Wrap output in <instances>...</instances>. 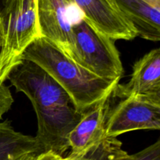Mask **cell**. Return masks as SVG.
<instances>
[{"label": "cell", "mask_w": 160, "mask_h": 160, "mask_svg": "<svg viewBox=\"0 0 160 160\" xmlns=\"http://www.w3.org/2000/svg\"><path fill=\"white\" fill-rule=\"evenodd\" d=\"M7 79L32 103L38 120L35 137L43 152L62 156L70 149V133L83 116L70 95L44 69L28 59H23Z\"/></svg>", "instance_id": "cell-1"}, {"label": "cell", "mask_w": 160, "mask_h": 160, "mask_svg": "<svg viewBox=\"0 0 160 160\" xmlns=\"http://www.w3.org/2000/svg\"><path fill=\"white\" fill-rule=\"evenodd\" d=\"M23 59L35 62L52 77L82 113L110 95L119 84V81L103 79L86 70L44 37H39L28 47Z\"/></svg>", "instance_id": "cell-2"}, {"label": "cell", "mask_w": 160, "mask_h": 160, "mask_svg": "<svg viewBox=\"0 0 160 160\" xmlns=\"http://www.w3.org/2000/svg\"><path fill=\"white\" fill-rule=\"evenodd\" d=\"M39 37L37 0H12L0 9V83L7 80L25 50Z\"/></svg>", "instance_id": "cell-3"}, {"label": "cell", "mask_w": 160, "mask_h": 160, "mask_svg": "<svg viewBox=\"0 0 160 160\" xmlns=\"http://www.w3.org/2000/svg\"><path fill=\"white\" fill-rule=\"evenodd\" d=\"M114 41L81 18L72 28L69 56L103 79L120 81L123 67Z\"/></svg>", "instance_id": "cell-4"}, {"label": "cell", "mask_w": 160, "mask_h": 160, "mask_svg": "<svg viewBox=\"0 0 160 160\" xmlns=\"http://www.w3.org/2000/svg\"><path fill=\"white\" fill-rule=\"evenodd\" d=\"M41 36L52 42L70 56L72 28L82 12L73 0H37Z\"/></svg>", "instance_id": "cell-5"}, {"label": "cell", "mask_w": 160, "mask_h": 160, "mask_svg": "<svg viewBox=\"0 0 160 160\" xmlns=\"http://www.w3.org/2000/svg\"><path fill=\"white\" fill-rule=\"evenodd\" d=\"M140 130L160 131V105L139 96L121 98L109 110L106 134L117 137Z\"/></svg>", "instance_id": "cell-6"}, {"label": "cell", "mask_w": 160, "mask_h": 160, "mask_svg": "<svg viewBox=\"0 0 160 160\" xmlns=\"http://www.w3.org/2000/svg\"><path fill=\"white\" fill-rule=\"evenodd\" d=\"M112 92L83 113L69 135V159H84L106 138V121Z\"/></svg>", "instance_id": "cell-7"}, {"label": "cell", "mask_w": 160, "mask_h": 160, "mask_svg": "<svg viewBox=\"0 0 160 160\" xmlns=\"http://www.w3.org/2000/svg\"><path fill=\"white\" fill-rule=\"evenodd\" d=\"M84 18L97 31L114 40H132L134 27L112 0H73Z\"/></svg>", "instance_id": "cell-8"}, {"label": "cell", "mask_w": 160, "mask_h": 160, "mask_svg": "<svg viewBox=\"0 0 160 160\" xmlns=\"http://www.w3.org/2000/svg\"><path fill=\"white\" fill-rule=\"evenodd\" d=\"M138 36L160 42V0H112Z\"/></svg>", "instance_id": "cell-9"}, {"label": "cell", "mask_w": 160, "mask_h": 160, "mask_svg": "<svg viewBox=\"0 0 160 160\" xmlns=\"http://www.w3.org/2000/svg\"><path fill=\"white\" fill-rule=\"evenodd\" d=\"M160 85V48L146 53L134 63L131 79L117 84L113 96L120 98L145 95Z\"/></svg>", "instance_id": "cell-10"}, {"label": "cell", "mask_w": 160, "mask_h": 160, "mask_svg": "<svg viewBox=\"0 0 160 160\" xmlns=\"http://www.w3.org/2000/svg\"><path fill=\"white\" fill-rule=\"evenodd\" d=\"M38 152L43 150L36 137L15 131L9 120L0 121V160H16Z\"/></svg>", "instance_id": "cell-11"}, {"label": "cell", "mask_w": 160, "mask_h": 160, "mask_svg": "<svg viewBox=\"0 0 160 160\" xmlns=\"http://www.w3.org/2000/svg\"><path fill=\"white\" fill-rule=\"evenodd\" d=\"M120 160H160V137L152 145L134 154H128Z\"/></svg>", "instance_id": "cell-12"}, {"label": "cell", "mask_w": 160, "mask_h": 160, "mask_svg": "<svg viewBox=\"0 0 160 160\" xmlns=\"http://www.w3.org/2000/svg\"><path fill=\"white\" fill-rule=\"evenodd\" d=\"M12 103L13 98L9 88L4 83H0V121L3 116L11 109Z\"/></svg>", "instance_id": "cell-13"}, {"label": "cell", "mask_w": 160, "mask_h": 160, "mask_svg": "<svg viewBox=\"0 0 160 160\" xmlns=\"http://www.w3.org/2000/svg\"><path fill=\"white\" fill-rule=\"evenodd\" d=\"M16 160H70L67 157L56 154L52 152H31L20 156Z\"/></svg>", "instance_id": "cell-14"}, {"label": "cell", "mask_w": 160, "mask_h": 160, "mask_svg": "<svg viewBox=\"0 0 160 160\" xmlns=\"http://www.w3.org/2000/svg\"><path fill=\"white\" fill-rule=\"evenodd\" d=\"M139 97H142L145 99L160 105V85L158 86L156 88L153 89L152 91L148 92V93L143 95H140Z\"/></svg>", "instance_id": "cell-15"}, {"label": "cell", "mask_w": 160, "mask_h": 160, "mask_svg": "<svg viewBox=\"0 0 160 160\" xmlns=\"http://www.w3.org/2000/svg\"><path fill=\"white\" fill-rule=\"evenodd\" d=\"M12 1V0H0V6H1V9L2 7L6 6L7 5H9Z\"/></svg>", "instance_id": "cell-16"}, {"label": "cell", "mask_w": 160, "mask_h": 160, "mask_svg": "<svg viewBox=\"0 0 160 160\" xmlns=\"http://www.w3.org/2000/svg\"><path fill=\"white\" fill-rule=\"evenodd\" d=\"M67 159H68V158H67ZM70 160H72V159H70ZM75 160H86V159H75Z\"/></svg>", "instance_id": "cell-17"}]
</instances>
